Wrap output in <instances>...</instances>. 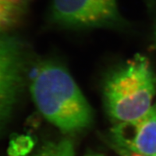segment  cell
Instances as JSON below:
<instances>
[{
  "label": "cell",
  "instance_id": "5",
  "mask_svg": "<svg viewBox=\"0 0 156 156\" xmlns=\"http://www.w3.org/2000/svg\"><path fill=\"white\" fill-rule=\"evenodd\" d=\"M112 138L117 149L156 156V105L139 119L115 124Z\"/></svg>",
  "mask_w": 156,
  "mask_h": 156
},
{
  "label": "cell",
  "instance_id": "1",
  "mask_svg": "<svg viewBox=\"0 0 156 156\" xmlns=\"http://www.w3.org/2000/svg\"><path fill=\"white\" fill-rule=\"evenodd\" d=\"M30 89L38 111L63 133H78L93 124L90 105L68 70L58 62L48 60L39 64Z\"/></svg>",
  "mask_w": 156,
  "mask_h": 156
},
{
  "label": "cell",
  "instance_id": "9",
  "mask_svg": "<svg viewBox=\"0 0 156 156\" xmlns=\"http://www.w3.org/2000/svg\"><path fill=\"white\" fill-rule=\"evenodd\" d=\"M118 151H119V153L122 156H145L141 154H139V153H136V152L123 150V149H118Z\"/></svg>",
  "mask_w": 156,
  "mask_h": 156
},
{
  "label": "cell",
  "instance_id": "4",
  "mask_svg": "<svg viewBox=\"0 0 156 156\" xmlns=\"http://www.w3.org/2000/svg\"><path fill=\"white\" fill-rule=\"evenodd\" d=\"M53 22L74 29L115 27L123 23L117 0H52Z\"/></svg>",
  "mask_w": 156,
  "mask_h": 156
},
{
  "label": "cell",
  "instance_id": "3",
  "mask_svg": "<svg viewBox=\"0 0 156 156\" xmlns=\"http://www.w3.org/2000/svg\"><path fill=\"white\" fill-rule=\"evenodd\" d=\"M25 49L19 39L0 33V135L19 102L26 75Z\"/></svg>",
  "mask_w": 156,
  "mask_h": 156
},
{
  "label": "cell",
  "instance_id": "11",
  "mask_svg": "<svg viewBox=\"0 0 156 156\" xmlns=\"http://www.w3.org/2000/svg\"><path fill=\"white\" fill-rule=\"evenodd\" d=\"M154 45H155V48H156V26H155V29H154Z\"/></svg>",
  "mask_w": 156,
  "mask_h": 156
},
{
  "label": "cell",
  "instance_id": "7",
  "mask_svg": "<svg viewBox=\"0 0 156 156\" xmlns=\"http://www.w3.org/2000/svg\"><path fill=\"white\" fill-rule=\"evenodd\" d=\"M27 156H75L73 142L67 138L43 144L32 154Z\"/></svg>",
  "mask_w": 156,
  "mask_h": 156
},
{
  "label": "cell",
  "instance_id": "2",
  "mask_svg": "<svg viewBox=\"0 0 156 156\" xmlns=\"http://www.w3.org/2000/svg\"><path fill=\"white\" fill-rule=\"evenodd\" d=\"M155 93V76L149 60L141 54L109 73L103 88L105 108L115 124L146 115Z\"/></svg>",
  "mask_w": 156,
  "mask_h": 156
},
{
  "label": "cell",
  "instance_id": "6",
  "mask_svg": "<svg viewBox=\"0 0 156 156\" xmlns=\"http://www.w3.org/2000/svg\"><path fill=\"white\" fill-rule=\"evenodd\" d=\"M24 13V0H0V33L16 27Z\"/></svg>",
  "mask_w": 156,
  "mask_h": 156
},
{
  "label": "cell",
  "instance_id": "8",
  "mask_svg": "<svg viewBox=\"0 0 156 156\" xmlns=\"http://www.w3.org/2000/svg\"><path fill=\"white\" fill-rule=\"evenodd\" d=\"M34 142L30 136H19L10 142V156H27L30 154Z\"/></svg>",
  "mask_w": 156,
  "mask_h": 156
},
{
  "label": "cell",
  "instance_id": "10",
  "mask_svg": "<svg viewBox=\"0 0 156 156\" xmlns=\"http://www.w3.org/2000/svg\"><path fill=\"white\" fill-rule=\"evenodd\" d=\"M85 156H105V155L101 154H98V153H93V152H90V153L87 154Z\"/></svg>",
  "mask_w": 156,
  "mask_h": 156
}]
</instances>
